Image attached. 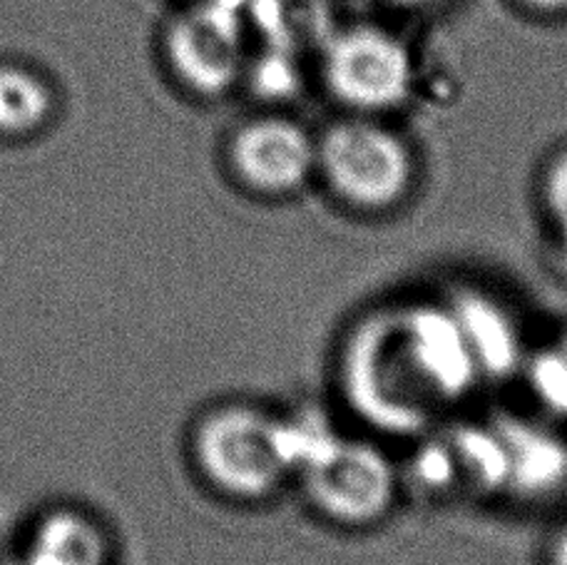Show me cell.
Wrapping results in <instances>:
<instances>
[{
	"mask_svg": "<svg viewBox=\"0 0 567 565\" xmlns=\"http://www.w3.org/2000/svg\"><path fill=\"white\" fill-rule=\"evenodd\" d=\"M339 379L351 409L386 433L423 436L483 381L453 309L416 299L363 317L343 345Z\"/></svg>",
	"mask_w": 567,
	"mask_h": 565,
	"instance_id": "6da1fadb",
	"label": "cell"
},
{
	"mask_svg": "<svg viewBox=\"0 0 567 565\" xmlns=\"http://www.w3.org/2000/svg\"><path fill=\"white\" fill-rule=\"evenodd\" d=\"M192 459L221 496L265 501L293 476L287 417L251 403L212 409L192 431Z\"/></svg>",
	"mask_w": 567,
	"mask_h": 565,
	"instance_id": "7a4b0ae2",
	"label": "cell"
},
{
	"mask_svg": "<svg viewBox=\"0 0 567 565\" xmlns=\"http://www.w3.org/2000/svg\"><path fill=\"white\" fill-rule=\"evenodd\" d=\"M317 177L363 215H383L406 202L419 177L416 153L383 117L349 115L317 137Z\"/></svg>",
	"mask_w": 567,
	"mask_h": 565,
	"instance_id": "3957f363",
	"label": "cell"
},
{
	"mask_svg": "<svg viewBox=\"0 0 567 565\" xmlns=\"http://www.w3.org/2000/svg\"><path fill=\"white\" fill-rule=\"evenodd\" d=\"M321 83L349 115L386 117L416 95L419 65L411 45L391 28L353 23L323 45Z\"/></svg>",
	"mask_w": 567,
	"mask_h": 565,
	"instance_id": "277c9868",
	"label": "cell"
},
{
	"mask_svg": "<svg viewBox=\"0 0 567 565\" xmlns=\"http://www.w3.org/2000/svg\"><path fill=\"white\" fill-rule=\"evenodd\" d=\"M297 479L313 511L343 528L377 526L401 496L396 463L377 443L339 433L303 463Z\"/></svg>",
	"mask_w": 567,
	"mask_h": 565,
	"instance_id": "5b68a950",
	"label": "cell"
},
{
	"mask_svg": "<svg viewBox=\"0 0 567 565\" xmlns=\"http://www.w3.org/2000/svg\"><path fill=\"white\" fill-rule=\"evenodd\" d=\"M167 65L187 93L227 97L247 75V33L225 0H195L172 20L165 35Z\"/></svg>",
	"mask_w": 567,
	"mask_h": 565,
	"instance_id": "8992f818",
	"label": "cell"
},
{
	"mask_svg": "<svg viewBox=\"0 0 567 565\" xmlns=\"http://www.w3.org/2000/svg\"><path fill=\"white\" fill-rule=\"evenodd\" d=\"M227 165L251 195L291 197L317 177V137L289 115L249 117L229 137Z\"/></svg>",
	"mask_w": 567,
	"mask_h": 565,
	"instance_id": "52a82bcc",
	"label": "cell"
},
{
	"mask_svg": "<svg viewBox=\"0 0 567 565\" xmlns=\"http://www.w3.org/2000/svg\"><path fill=\"white\" fill-rule=\"evenodd\" d=\"M458 327L471 355L485 379H508L520 371L528 357L523 345V329L513 311L488 291L458 287L449 297Z\"/></svg>",
	"mask_w": 567,
	"mask_h": 565,
	"instance_id": "ba28073f",
	"label": "cell"
},
{
	"mask_svg": "<svg viewBox=\"0 0 567 565\" xmlns=\"http://www.w3.org/2000/svg\"><path fill=\"white\" fill-rule=\"evenodd\" d=\"M508 461L505 496L543 501L567 486V439L525 419H498Z\"/></svg>",
	"mask_w": 567,
	"mask_h": 565,
	"instance_id": "9c48e42d",
	"label": "cell"
},
{
	"mask_svg": "<svg viewBox=\"0 0 567 565\" xmlns=\"http://www.w3.org/2000/svg\"><path fill=\"white\" fill-rule=\"evenodd\" d=\"M18 565H110V541L85 511L53 508L30 531Z\"/></svg>",
	"mask_w": 567,
	"mask_h": 565,
	"instance_id": "30bf717a",
	"label": "cell"
},
{
	"mask_svg": "<svg viewBox=\"0 0 567 565\" xmlns=\"http://www.w3.org/2000/svg\"><path fill=\"white\" fill-rule=\"evenodd\" d=\"M53 113V93L25 68H0V135L30 137Z\"/></svg>",
	"mask_w": 567,
	"mask_h": 565,
	"instance_id": "8fae6325",
	"label": "cell"
},
{
	"mask_svg": "<svg viewBox=\"0 0 567 565\" xmlns=\"http://www.w3.org/2000/svg\"><path fill=\"white\" fill-rule=\"evenodd\" d=\"M520 371L538 407L567 421V329L540 349L528 351Z\"/></svg>",
	"mask_w": 567,
	"mask_h": 565,
	"instance_id": "7c38bea8",
	"label": "cell"
},
{
	"mask_svg": "<svg viewBox=\"0 0 567 565\" xmlns=\"http://www.w3.org/2000/svg\"><path fill=\"white\" fill-rule=\"evenodd\" d=\"M540 192L543 205L548 209L555 227H558L563 255L567 257V147H563L558 155H553L548 167H545Z\"/></svg>",
	"mask_w": 567,
	"mask_h": 565,
	"instance_id": "4fadbf2b",
	"label": "cell"
},
{
	"mask_svg": "<svg viewBox=\"0 0 567 565\" xmlns=\"http://www.w3.org/2000/svg\"><path fill=\"white\" fill-rule=\"evenodd\" d=\"M525 13L540 18H558L567 16V0H515Z\"/></svg>",
	"mask_w": 567,
	"mask_h": 565,
	"instance_id": "5bb4252c",
	"label": "cell"
},
{
	"mask_svg": "<svg viewBox=\"0 0 567 565\" xmlns=\"http://www.w3.org/2000/svg\"><path fill=\"white\" fill-rule=\"evenodd\" d=\"M548 561H550V565H567V526L563 531H558V536L553 538Z\"/></svg>",
	"mask_w": 567,
	"mask_h": 565,
	"instance_id": "9a60e30c",
	"label": "cell"
}]
</instances>
